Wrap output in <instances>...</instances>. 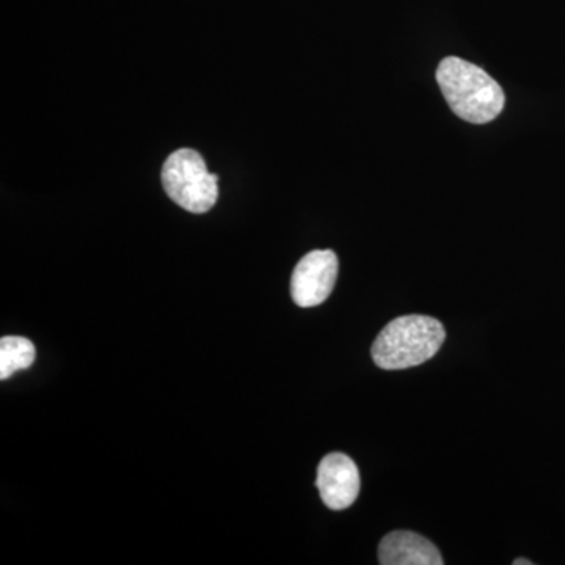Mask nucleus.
<instances>
[{
	"instance_id": "obj_1",
	"label": "nucleus",
	"mask_w": 565,
	"mask_h": 565,
	"mask_svg": "<svg viewBox=\"0 0 565 565\" xmlns=\"http://www.w3.org/2000/svg\"><path fill=\"white\" fill-rule=\"evenodd\" d=\"M437 82L446 103L465 121L486 125L503 111V88L473 63L445 58L438 66Z\"/></svg>"
},
{
	"instance_id": "obj_2",
	"label": "nucleus",
	"mask_w": 565,
	"mask_h": 565,
	"mask_svg": "<svg viewBox=\"0 0 565 565\" xmlns=\"http://www.w3.org/2000/svg\"><path fill=\"white\" fill-rule=\"evenodd\" d=\"M446 332L437 319L411 315L393 319L375 338L371 355L386 371L418 366L433 359L445 343Z\"/></svg>"
},
{
	"instance_id": "obj_3",
	"label": "nucleus",
	"mask_w": 565,
	"mask_h": 565,
	"mask_svg": "<svg viewBox=\"0 0 565 565\" xmlns=\"http://www.w3.org/2000/svg\"><path fill=\"white\" fill-rule=\"evenodd\" d=\"M218 180L207 170L199 152L182 148L169 156L162 167L167 195L182 210L204 214L218 199Z\"/></svg>"
},
{
	"instance_id": "obj_4",
	"label": "nucleus",
	"mask_w": 565,
	"mask_h": 565,
	"mask_svg": "<svg viewBox=\"0 0 565 565\" xmlns=\"http://www.w3.org/2000/svg\"><path fill=\"white\" fill-rule=\"evenodd\" d=\"M338 256L332 250H315L305 255L294 269L291 296L294 303L313 308L329 299L337 282Z\"/></svg>"
},
{
	"instance_id": "obj_5",
	"label": "nucleus",
	"mask_w": 565,
	"mask_h": 565,
	"mask_svg": "<svg viewBox=\"0 0 565 565\" xmlns=\"http://www.w3.org/2000/svg\"><path fill=\"white\" fill-rule=\"evenodd\" d=\"M316 487L323 504L332 511L351 508L360 493L359 467L351 457L332 452L319 463Z\"/></svg>"
},
{
	"instance_id": "obj_6",
	"label": "nucleus",
	"mask_w": 565,
	"mask_h": 565,
	"mask_svg": "<svg viewBox=\"0 0 565 565\" xmlns=\"http://www.w3.org/2000/svg\"><path fill=\"white\" fill-rule=\"evenodd\" d=\"M382 565H441L444 557L433 542L412 531H393L379 546Z\"/></svg>"
},
{
	"instance_id": "obj_7",
	"label": "nucleus",
	"mask_w": 565,
	"mask_h": 565,
	"mask_svg": "<svg viewBox=\"0 0 565 565\" xmlns=\"http://www.w3.org/2000/svg\"><path fill=\"white\" fill-rule=\"evenodd\" d=\"M35 345L28 338L3 337L0 340V379L7 381L18 371L28 370L35 362Z\"/></svg>"
},
{
	"instance_id": "obj_8",
	"label": "nucleus",
	"mask_w": 565,
	"mask_h": 565,
	"mask_svg": "<svg viewBox=\"0 0 565 565\" xmlns=\"http://www.w3.org/2000/svg\"><path fill=\"white\" fill-rule=\"evenodd\" d=\"M514 565H533V563H531V561H526V559H515Z\"/></svg>"
}]
</instances>
